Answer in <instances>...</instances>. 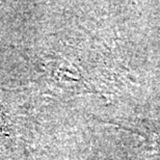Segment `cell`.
Listing matches in <instances>:
<instances>
[{"mask_svg":"<svg viewBox=\"0 0 160 160\" xmlns=\"http://www.w3.org/2000/svg\"><path fill=\"white\" fill-rule=\"evenodd\" d=\"M135 132L143 137L148 145L160 154V120L140 121Z\"/></svg>","mask_w":160,"mask_h":160,"instance_id":"cell-1","label":"cell"}]
</instances>
